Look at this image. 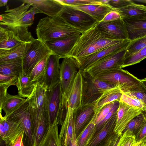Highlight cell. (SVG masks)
Masks as SVG:
<instances>
[{"label":"cell","mask_w":146,"mask_h":146,"mask_svg":"<svg viewBox=\"0 0 146 146\" xmlns=\"http://www.w3.org/2000/svg\"><path fill=\"white\" fill-rule=\"evenodd\" d=\"M63 5L59 15L69 24L78 30L81 34L94 26L97 23L85 12L73 6Z\"/></svg>","instance_id":"8"},{"label":"cell","mask_w":146,"mask_h":146,"mask_svg":"<svg viewBox=\"0 0 146 146\" xmlns=\"http://www.w3.org/2000/svg\"><path fill=\"white\" fill-rule=\"evenodd\" d=\"M117 111L101 127L87 146H96L106 137L108 133L115 127L117 119Z\"/></svg>","instance_id":"29"},{"label":"cell","mask_w":146,"mask_h":146,"mask_svg":"<svg viewBox=\"0 0 146 146\" xmlns=\"http://www.w3.org/2000/svg\"><path fill=\"white\" fill-rule=\"evenodd\" d=\"M130 42L129 40H126L75 60L78 70L85 71L108 55L127 48Z\"/></svg>","instance_id":"14"},{"label":"cell","mask_w":146,"mask_h":146,"mask_svg":"<svg viewBox=\"0 0 146 146\" xmlns=\"http://www.w3.org/2000/svg\"><path fill=\"white\" fill-rule=\"evenodd\" d=\"M24 132H22L12 142L6 144L3 141H0V146H24L23 142Z\"/></svg>","instance_id":"45"},{"label":"cell","mask_w":146,"mask_h":146,"mask_svg":"<svg viewBox=\"0 0 146 146\" xmlns=\"http://www.w3.org/2000/svg\"><path fill=\"white\" fill-rule=\"evenodd\" d=\"M31 43L21 44L8 52L0 55V62L22 58L29 48Z\"/></svg>","instance_id":"33"},{"label":"cell","mask_w":146,"mask_h":146,"mask_svg":"<svg viewBox=\"0 0 146 146\" xmlns=\"http://www.w3.org/2000/svg\"><path fill=\"white\" fill-rule=\"evenodd\" d=\"M95 77L114 85L123 93L143 90L146 88L140 79L122 68H113L106 70Z\"/></svg>","instance_id":"4"},{"label":"cell","mask_w":146,"mask_h":146,"mask_svg":"<svg viewBox=\"0 0 146 146\" xmlns=\"http://www.w3.org/2000/svg\"><path fill=\"white\" fill-rule=\"evenodd\" d=\"M4 117L17 123L22 127L24 131L23 140L24 146H35L29 105L27 102L11 114Z\"/></svg>","instance_id":"12"},{"label":"cell","mask_w":146,"mask_h":146,"mask_svg":"<svg viewBox=\"0 0 146 146\" xmlns=\"http://www.w3.org/2000/svg\"><path fill=\"white\" fill-rule=\"evenodd\" d=\"M35 84L30 81L29 77L22 73L18 77L15 85L17 87L18 94L22 98H27L32 93Z\"/></svg>","instance_id":"30"},{"label":"cell","mask_w":146,"mask_h":146,"mask_svg":"<svg viewBox=\"0 0 146 146\" xmlns=\"http://www.w3.org/2000/svg\"><path fill=\"white\" fill-rule=\"evenodd\" d=\"M135 140L136 143H146V119L139 132L135 137Z\"/></svg>","instance_id":"44"},{"label":"cell","mask_w":146,"mask_h":146,"mask_svg":"<svg viewBox=\"0 0 146 146\" xmlns=\"http://www.w3.org/2000/svg\"><path fill=\"white\" fill-rule=\"evenodd\" d=\"M23 3L15 8L9 9L0 15V26L8 28L22 27L28 28L33 23L35 15L40 13L35 8Z\"/></svg>","instance_id":"5"},{"label":"cell","mask_w":146,"mask_h":146,"mask_svg":"<svg viewBox=\"0 0 146 146\" xmlns=\"http://www.w3.org/2000/svg\"><path fill=\"white\" fill-rule=\"evenodd\" d=\"M122 92L117 87L109 90L103 94L94 103L96 114L105 106L115 101H120Z\"/></svg>","instance_id":"26"},{"label":"cell","mask_w":146,"mask_h":146,"mask_svg":"<svg viewBox=\"0 0 146 146\" xmlns=\"http://www.w3.org/2000/svg\"><path fill=\"white\" fill-rule=\"evenodd\" d=\"M70 146H77V142L76 141L75 133H73L72 138L69 143Z\"/></svg>","instance_id":"50"},{"label":"cell","mask_w":146,"mask_h":146,"mask_svg":"<svg viewBox=\"0 0 146 146\" xmlns=\"http://www.w3.org/2000/svg\"><path fill=\"white\" fill-rule=\"evenodd\" d=\"M47 100L50 125L63 123L67 110L63 107L60 82L47 92Z\"/></svg>","instance_id":"9"},{"label":"cell","mask_w":146,"mask_h":146,"mask_svg":"<svg viewBox=\"0 0 146 146\" xmlns=\"http://www.w3.org/2000/svg\"><path fill=\"white\" fill-rule=\"evenodd\" d=\"M52 54L51 51L44 43L35 39L22 58L23 73L29 77L36 64L43 58Z\"/></svg>","instance_id":"10"},{"label":"cell","mask_w":146,"mask_h":146,"mask_svg":"<svg viewBox=\"0 0 146 146\" xmlns=\"http://www.w3.org/2000/svg\"><path fill=\"white\" fill-rule=\"evenodd\" d=\"M146 46V35L131 42L127 48L125 59L138 52Z\"/></svg>","instance_id":"36"},{"label":"cell","mask_w":146,"mask_h":146,"mask_svg":"<svg viewBox=\"0 0 146 146\" xmlns=\"http://www.w3.org/2000/svg\"><path fill=\"white\" fill-rule=\"evenodd\" d=\"M121 18L119 13L113 9L108 13L102 21L104 22L110 21L119 19Z\"/></svg>","instance_id":"46"},{"label":"cell","mask_w":146,"mask_h":146,"mask_svg":"<svg viewBox=\"0 0 146 146\" xmlns=\"http://www.w3.org/2000/svg\"><path fill=\"white\" fill-rule=\"evenodd\" d=\"M28 28H8L0 26V55L23 44L31 43L35 39Z\"/></svg>","instance_id":"6"},{"label":"cell","mask_w":146,"mask_h":146,"mask_svg":"<svg viewBox=\"0 0 146 146\" xmlns=\"http://www.w3.org/2000/svg\"><path fill=\"white\" fill-rule=\"evenodd\" d=\"M74 7L89 15L97 23L101 21L108 13L113 10L105 5L90 4Z\"/></svg>","instance_id":"24"},{"label":"cell","mask_w":146,"mask_h":146,"mask_svg":"<svg viewBox=\"0 0 146 146\" xmlns=\"http://www.w3.org/2000/svg\"><path fill=\"white\" fill-rule=\"evenodd\" d=\"M58 123L50 126L38 146H61L58 133Z\"/></svg>","instance_id":"32"},{"label":"cell","mask_w":146,"mask_h":146,"mask_svg":"<svg viewBox=\"0 0 146 146\" xmlns=\"http://www.w3.org/2000/svg\"><path fill=\"white\" fill-rule=\"evenodd\" d=\"M50 55L41 60L33 69L29 76L30 80L32 83L35 84L41 81L46 73L48 59Z\"/></svg>","instance_id":"34"},{"label":"cell","mask_w":146,"mask_h":146,"mask_svg":"<svg viewBox=\"0 0 146 146\" xmlns=\"http://www.w3.org/2000/svg\"><path fill=\"white\" fill-rule=\"evenodd\" d=\"M127 92L135 96L146 104V88L143 90Z\"/></svg>","instance_id":"48"},{"label":"cell","mask_w":146,"mask_h":146,"mask_svg":"<svg viewBox=\"0 0 146 146\" xmlns=\"http://www.w3.org/2000/svg\"><path fill=\"white\" fill-rule=\"evenodd\" d=\"M121 136H118L116 139L113 146H119Z\"/></svg>","instance_id":"51"},{"label":"cell","mask_w":146,"mask_h":146,"mask_svg":"<svg viewBox=\"0 0 146 146\" xmlns=\"http://www.w3.org/2000/svg\"><path fill=\"white\" fill-rule=\"evenodd\" d=\"M21 1L35 8L40 13H43L51 17L59 15L64 6L57 0H22Z\"/></svg>","instance_id":"19"},{"label":"cell","mask_w":146,"mask_h":146,"mask_svg":"<svg viewBox=\"0 0 146 146\" xmlns=\"http://www.w3.org/2000/svg\"><path fill=\"white\" fill-rule=\"evenodd\" d=\"M60 58L52 54L48 58L46 73L41 81L46 86L48 90L51 89L60 82Z\"/></svg>","instance_id":"18"},{"label":"cell","mask_w":146,"mask_h":146,"mask_svg":"<svg viewBox=\"0 0 146 146\" xmlns=\"http://www.w3.org/2000/svg\"><path fill=\"white\" fill-rule=\"evenodd\" d=\"M96 114V107L94 103L81 105L74 110V131L78 132L86 123L91 121Z\"/></svg>","instance_id":"22"},{"label":"cell","mask_w":146,"mask_h":146,"mask_svg":"<svg viewBox=\"0 0 146 146\" xmlns=\"http://www.w3.org/2000/svg\"><path fill=\"white\" fill-rule=\"evenodd\" d=\"M6 135V132L4 127L2 121L0 120V141H3Z\"/></svg>","instance_id":"49"},{"label":"cell","mask_w":146,"mask_h":146,"mask_svg":"<svg viewBox=\"0 0 146 146\" xmlns=\"http://www.w3.org/2000/svg\"><path fill=\"white\" fill-rule=\"evenodd\" d=\"M136 143L135 137H124L121 135L119 146H133Z\"/></svg>","instance_id":"47"},{"label":"cell","mask_w":146,"mask_h":146,"mask_svg":"<svg viewBox=\"0 0 146 146\" xmlns=\"http://www.w3.org/2000/svg\"><path fill=\"white\" fill-rule=\"evenodd\" d=\"M145 1V2L146 3V1Z\"/></svg>","instance_id":"55"},{"label":"cell","mask_w":146,"mask_h":146,"mask_svg":"<svg viewBox=\"0 0 146 146\" xmlns=\"http://www.w3.org/2000/svg\"><path fill=\"white\" fill-rule=\"evenodd\" d=\"M140 80L142 84L146 88V78L140 79ZM142 113L146 115V110L142 111Z\"/></svg>","instance_id":"53"},{"label":"cell","mask_w":146,"mask_h":146,"mask_svg":"<svg viewBox=\"0 0 146 146\" xmlns=\"http://www.w3.org/2000/svg\"><path fill=\"white\" fill-rule=\"evenodd\" d=\"M83 79L82 105L91 104L97 100L106 91L117 87L114 85L82 71Z\"/></svg>","instance_id":"7"},{"label":"cell","mask_w":146,"mask_h":146,"mask_svg":"<svg viewBox=\"0 0 146 146\" xmlns=\"http://www.w3.org/2000/svg\"><path fill=\"white\" fill-rule=\"evenodd\" d=\"M58 1L63 5L73 7L90 4L103 5L100 0H58Z\"/></svg>","instance_id":"38"},{"label":"cell","mask_w":146,"mask_h":146,"mask_svg":"<svg viewBox=\"0 0 146 146\" xmlns=\"http://www.w3.org/2000/svg\"><path fill=\"white\" fill-rule=\"evenodd\" d=\"M146 119V115L142 112L136 116L127 125L122 133V136L135 137L139 132Z\"/></svg>","instance_id":"31"},{"label":"cell","mask_w":146,"mask_h":146,"mask_svg":"<svg viewBox=\"0 0 146 146\" xmlns=\"http://www.w3.org/2000/svg\"><path fill=\"white\" fill-rule=\"evenodd\" d=\"M36 33L37 39L44 43L65 36L81 34L59 15L54 17L47 16L41 19L37 25Z\"/></svg>","instance_id":"3"},{"label":"cell","mask_w":146,"mask_h":146,"mask_svg":"<svg viewBox=\"0 0 146 146\" xmlns=\"http://www.w3.org/2000/svg\"><path fill=\"white\" fill-rule=\"evenodd\" d=\"M117 112V119L114 131L121 136L125 127L134 118L142 112L140 109L130 106L126 104L119 102Z\"/></svg>","instance_id":"17"},{"label":"cell","mask_w":146,"mask_h":146,"mask_svg":"<svg viewBox=\"0 0 146 146\" xmlns=\"http://www.w3.org/2000/svg\"><path fill=\"white\" fill-rule=\"evenodd\" d=\"M119 102L115 101L114 104L112 108L107 114V115L99 122L96 125L95 128V131L98 130L104 125V124L109 119L111 116L118 111L119 106Z\"/></svg>","instance_id":"41"},{"label":"cell","mask_w":146,"mask_h":146,"mask_svg":"<svg viewBox=\"0 0 146 146\" xmlns=\"http://www.w3.org/2000/svg\"><path fill=\"white\" fill-rule=\"evenodd\" d=\"M124 40L115 39L106 35L98 29L96 24L81 34L69 57L76 60Z\"/></svg>","instance_id":"2"},{"label":"cell","mask_w":146,"mask_h":146,"mask_svg":"<svg viewBox=\"0 0 146 146\" xmlns=\"http://www.w3.org/2000/svg\"><path fill=\"white\" fill-rule=\"evenodd\" d=\"M27 101V99L21 97L19 94L11 95L7 93L4 98L0 103V111L3 110L5 113L4 117H6L19 109Z\"/></svg>","instance_id":"23"},{"label":"cell","mask_w":146,"mask_h":146,"mask_svg":"<svg viewBox=\"0 0 146 146\" xmlns=\"http://www.w3.org/2000/svg\"><path fill=\"white\" fill-rule=\"evenodd\" d=\"M141 143H136L133 146H140Z\"/></svg>","instance_id":"54"},{"label":"cell","mask_w":146,"mask_h":146,"mask_svg":"<svg viewBox=\"0 0 146 146\" xmlns=\"http://www.w3.org/2000/svg\"><path fill=\"white\" fill-rule=\"evenodd\" d=\"M8 1V0H0V7H3L6 5Z\"/></svg>","instance_id":"52"},{"label":"cell","mask_w":146,"mask_h":146,"mask_svg":"<svg viewBox=\"0 0 146 146\" xmlns=\"http://www.w3.org/2000/svg\"><path fill=\"white\" fill-rule=\"evenodd\" d=\"M95 124L92 120L89 123L81 135L77 142V146H84L87 138L94 130Z\"/></svg>","instance_id":"39"},{"label":"cell","mask_w":146,"mask_h":146,"mask_svg":"<svg viewBox=\"0 0 146 146\" xmlns=\"http://www.w3.org/2000/svg\"><path fill=\"white\" fill-rule=\"evenodd\" d=\"M127 48L108 55L84 71L94 77L106 70L113 68H122Z\"/></svg>","instance_id":"13"},{"label":"cell","mask_w":146,"mask_h":146,"mask_svg":"<svg viewBox=\"0 0 146 146\" xmlns=\"http://www.w3.org/2000/svg\"><path fill=\"white\" fill-rule=\"evenodd\" d=\"M75 60L71 57L64 58L60 66V82L63 107L67 110V100L72 85L78 71Z\"/></svg>","instance_id":"11"},{"label":"cell","mask_w":146,"mask_h":146,"mask_svg":"<svg viewBox=\"0 0 146 146\" xmlns=\"http://www.w3.org/2000/svg\"><path fill=\"white\" fill-rule=\"evenodd\" d=\"M17 80V76L0 74V85L6 86L9 87L11 85H15Z\"/></svg>","instance_id":"42"},{"label":"cell","mask_w":146,"mask_h":146,"mask_svg":"<svg viewBox=\"0 0 146 146\" xmlns=\"http://www.w3.org/2000/svg\"><path fill=\"white\" fill-rule=\"evenodd\" d=\"M114 10L119 13L121 18H137L146 16V6L134 2L121 9Z\"/></svg>","instance_id":"28"},{"label":"cell","mask_w":146,"mask_h":146,"mask_svg":"<svg viewBox=\"0 0 146 146\" xmlns=\"http://www.w3.org/2000/svg\"><path fill=\"white\" fill-rule=\"evenodd\" d=\"M120 102H122L130 106L139 108L143 111L146 110V104L129 92H122Z\"/></svg>","instance_id":"35"},{"label":"cell","mask_w":146,"mask_h":146,"mask_svg":"<svg viewBox=\"0 0 146 146\" xmlns=\"http://www.w3.org/2000/svg\"><path fill=\"white\" fill-rule=\"evenodd\" d=\"M146 58V46L138 52L125 59L121 68L140 62Z\"/></svg>","instance_id":"37"},{"label":"cell","mask_w":146,"mask_h":146,"mask_svg":"<svg viewBox=\"0 0 146 146\" xmlns=\"http://www.w3.org/2000/svg\"><path fill=\"white\" fill-rule=\"evenodd\" d=\"M23 72L22 58L0 62V74L18 77Z\"/></svg>","instance_id":"27"},{"label":"cell","mask_w":146,"mask_h":146,"mask_svg":"<svg viewBox=\"0 0 146 146\" xmlns=\"http://www.w3.org/2000/svg\"><path fill=\"white\" fill-rule=\"evenodd\" d=\"M115 102V101L105 106L95 115L92 120L94 121L95 125L99 122L108 113L113 106Z\"/></svg>","instance_id":"40"},{"label":"cell","mask_w":146,"mask_h":146,"mask_svg":"<svg viewBox=\"0 0 146 146\" xmlns=\"http://www.w3.org/2000/svg\"><path fill=\"white\" fill-rule=\"evenodd\" d=\"M0 120L3 122L5 128L6 135L3 141L6 144L13 141L23 131V128L19 124L5 118L2 116L1 113H0Z\"/></svg>","instance_id":"25"},{"label":"cell","mask_w":146,"mask_h":146,"mask_svg":"<svg viewBox=\"0 0 146 146\" xmlns=\"http://www.w3.org/2000/svg\"><path fill=\"white\" fill-rule=\"evenodd\" d=\"M83 86L82 71L78 70L70 90L67 100L68 107L76 110L82 105Z\"/></svg>","instance_id":"21"},{"label":"cell","mask_w":146,"mask_h":146,"mask_svg":"<svg viewBox=\"0 0 146 146\" xmlns=\"http://www.w3.org/2000/svg\"><path fill=\"white\" fill-rule=\"evenodd\" d=\"M121 18L125 25L129 39L131 41L146 35V16L137 18Z\"/></svg>","instance_id":"20"},{"label":"cell","mask_w":146,"mask_h":146,"mask_svg":"<svg viewBox=\"0 0 146 146\" xmlns=\"http://www.w3.org/2000/svg\"><path fill=\"white\" fill-rule=\"evenodd\" d=\"M81 34H77L62 37L46 42L44 43L52 54L61 58L68 57Z\"/></svg>","instance_id":"15"},{"label":"cell","mask_w":146,"mask_h":146,"mask_svg":"<svg viewBox=\"0 0 146 146\" xmlns=\"http://www.w3.org/2000/svg\"><path fill=\"white\" fill-rule=\"evenodd\" d=\"M96 25L101 32L114 39H129L126 27L122 18L110 21H101L97 23Z\"/></svg>","instance_id":"16"},{"label":"cell","mask_w":146,"mask_h":146,"mask_svg":"<svg viewBox=\"0 0 146 146\" xmlns=\"http://www.w3.org/2000/svg\"><path fill=\"white\" fill-rule=\"evenodd\" d=\"M48 90L43 83L38 82L32 93L27 98L35 146L38 145L50 126L47 105Z\"/></svg>","instance_id":"1"},{"label":"cell","mask_w":146,"mask_h":146,"mask_svg":"<svg viewBox=\"0 0 146 146\" xmlns=\"http://www.w3.org/2000/svg\"><path fill=\"white\" fill-rule=\"evenodd\" d=\"M134 2L129 0H109L108 5L113 9H117L129 5Z\"/></svg>","instance_id":"43"}]
</instances>
